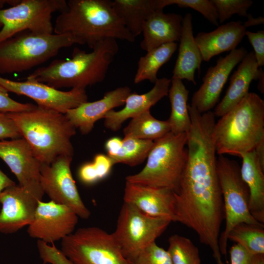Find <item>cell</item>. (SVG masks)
Instances as JSON below:
<instances>
[{"label": "cell", "mask_w": 264, "mask_h": 264, "mask_svg": "<svg viewBox=\"0 0 264 264\" xmlns=\"http://www.w3.org/2000/svg\"><path fill=\"white\" fill-rule=\"evenodd\" d=\"M123 200L148 216L175 222V193L169 189L126 181Z\"/></svg>", "instance_id": "e0dca14e"}, {"label": "cell", "mask_w": 264, "mask_h": 264, "mask_svg": "<svg viewBox=\"0 0 264 264\" xmlns=\"http://www.w3.org/2000/svg\"><path fill=\"white\" fill-rule=\"evenodd\" d=\"M15 184V182L0 169V194L5 188Z\"/></svg>", "instance_id": "f6af8a7d"}, {"label": "cell", "mask_w": 264, "mask_h": 264, "mask_svg": "<svg viewBox=\"0 0 264 264\" xmlns=\"http://www.w3.org/2000/svg\"><path fill=\"white\" fill-rule=\"evenodd\" d=\"M20 0H0V7H3L4 4H9L13 6L17 4Z\"/></svg>", "instance_id": "681fc988"}, {"label": "cell", "mask_w": 264, "mask_h": 264, "mask_svg": "<svg viewBox=\"0 0 264 264\" xmlns=\"http://www.w3.org/2000/svg\"><path fill=\"white\" fill-rule=\"evenodd\" d=\"M131 264H172L167 251L154 242L145 247Z\"/></svg>", "instance_id": "e575fe53"}, {"label": "cell", "mask_w": 264, "mask_h": 264, "mask_svg": "<svg viewBox=\"0 0 264 264\" xmlns=\"http://www.w3.org/2000/svg\"><path fill=\"white\" fill-rule=\"evenodd\" d=\"M246 18L247 19V21L243 24L245 28L249 27L257 26L260 24H264V18L263 17L254 18L251 14H248Z\"/></svg>", "instance_id": "ee69618b"}, {"label": "cell", "mask_w": 264, "mask_h": 264, "mask_svg": "<svg viewBox=\"0 0 264 264\" xmlns=\"http://www.w3.org/2000/svg\"><path fill=\"white\" fill-rule=\"evenodd\" d=\"M122 144V140L120 138L115 137L108 139L105 144L107 155L110 157L116 155L120 149Z\"/></svg>", "instance_id": "7bdbcfd3"}, {"label": "cell", "mask_w": 264, "mask_h": 264, "mask_svg": "<svg viewBox=\"0 0 264 264\" xmlns=\"http://www.w3.org/2000/svg\"><path fill=\"white\" fill-rule=\"evenodd\" d=\"M0 85L8 92L27 96L37 104V106L51 109L63 114L88 101L85 89L72 88L62 91L47 85L27 79L16 81L0 76Z\"/></svg>", "instance_id": "5bb4252c"}, {"label": "cell", "mask_w": 264, "mask_h": 264, "mask_svg": "<svg viewBox=\"0 0 264 264\" xmlns=\"http://www.w3.org/2000/svg\"><path fill=\"white\" fill-rule=\"evenodd\" d=\"M227 238L253 256L264 254V225L238 223L231 230Z\"/></svg>", "instance_id": "f546056e"}, {"label": "cell", "mask_w": 264, "mask_h": 264, "mask_svg": "<svg viewBox=\"0 0 264 264\" xmlns=\"http://www.w3.org/2000/svg\"><path fill=\"white\" fill-rule=\"evenodd\" d=\"M246 31L242 22L238 21L219 26L210 32L198 33L195 39L202 61L208 62L215 56L235 49Z\"/></svg>", "instance_id": "7402d4cb"}, {"label": "cell", "mask_w": 264, "mask_h": 264, "mask_svg": "<svg viewBox=\"0 0 264 264\" xmlns=\"http://www.w3.org/2000/svg\"><path fill=\"white\" fill-rule=\"evenodd\" d=\"M247 53V50L241 47L220 58L216 65L207 70L202 79L203 83L193 95L190 105L201 113L210 111L218 102L232 70Z\"/></svg>", "instance_id": "2e32d148"}, {"label": "cell", "mask_w": 264, "mask_h": 264, "mask_svg": "<svg viewBox=\"0 0 264 264\" xmlns=\"http://www.w3.org/2000/svg\"><path fill=\"white\" fill-rule=\"evenodd\" d=\"M217 167L222 196L225 228L220 234L219 245L221 255L227 254V236L237 224L244 222L264 225L256 220L249 209V189L242 179L240 167L237 161L220 154L217 159Z\"/></svg>", "instance_id": "ba28073f"}, {"label": "cell", "mask_w": 264, "mask_h": 264, "mask_svg": "<svg viewBox=\"0 0 264 264\" xmlns=\"http://www.w3.org/2000/svg\"><path fill=\"white\" fill-rule=\"evenodd\" d=\"M78 221V216L68 207L42 200L27 232L31 238L52 244L72 234Z\"/></svg>", "instance_id": "9a60e30c"}, {"label": "cell", "mask_w": 264, "mask_h": 264, "mask_svg": "<svg viewBox=\"0 0 264 264\" xmlns=\"http://www.w3.org/2000/svg\"><path fill=\"white\" fill-rule=\"evenodd\" d=\"M186 133L171 132L154 141L145 167L126 181L166 188L176 193L187 158Z\"/></svg>", "instance_id": "52a82bcc"}, {"label": "cell", "mask_w": 264, "mask_h": 264, "mask_svg": "<svg viewBox=\"0 0 264 264\" xmlns=\"http://www.w3.org/2000/svg\"><path fill=\"white\" fill-rule=\"evenodd\" d=\"M78 176L81 181L86 184H92L99 180L92 162L86 163L80 168Z\"/></svg>", "instance_id": "b9f144b4"}, {"label": "cell", "mask_w": 264, "mask_h": 264, "mask_svg": "<svg viewBox=\"0 0 264 264\" xmlns=\"http://www.w3.org/2000/svg\"><path fill=\"white\" fill-rule=\"evenodd\" d=\"M37 247L40 258L44 264H74L54 244L49 245L42 241L38 240Z\"/></svg>", "instance_id": "d590c367"}, {"label": "cell", "mask_w": 264, "mask_h": 264, "mask_svg": "<svg viewBox=\"0 0 264 264\" xmlns=\"http://www.w3.org/2000/svg\"><path fill=\"white\" fill-rule=\"evenodd\" d=\"M224 264V263H223L222 262H221L220 263H219V264Z\"/></svg>", "instance_id": "f907efd6"}, {"label": "cell", "mask_w": 264, "mask_h": 264, "mask_svg": "<svg viewBox=\"0 0 264 264\" xmlns=\"http://www.w3.org/2000/svg\"><path fill=\"white\" fill-rule=\"evenodd\" d=\"M66 6L65 0H20L9 8L0 7V43L24 31L53 33L52 15Z\"/></svg>", "instance_id": "8fae6325"}, {"label": "cell", "mask_w": 264, "mask_h": 264, "mask_svg": "<svg viewBox=\"0 0 264 264\" xmlns=\"http://www.w3.org/2000/svg\"><path fill=\"white\" fill-rule=\"evenodd\" d=\"M258 80V89L262 93H264V72L261 67L258 70L257 79Z\"/></svg>", "instance_id": "bcb514c9"}, {"label": "cell", "mask_w": 264, "mask_h": 264, "mask_svg": "<svg viewBox=\"0 0 264 264\" xmlns=\"http://www.w3.org/2000/svg\"><path fill=\"white\" fill-rule=\"evenodd\" d=\"M171 79L166 77L158 78L153 88L144 94L131 92L127 97L124 108L120 110H112L104 117V125L113 132L119 130L123 123L129 118L150 110L162 98L168 95Z\"/></svg>", "instance_id": "ffe728a7"}, {"label": "cell", "mask_w": 264, "mask_h": 264, "mask_svg": "<svg viewBox=\"0 0 264 264\" xmlns=\"http://www.w3.org/2000/svg\"><path fill=\"white\" fill-rule=\"evenodd\" d=\"M258 68L254 53H247L232 75L225 94L213 112L215 116L221 117L247 95L252 81L257 79Z\"/></svg>", "instance_id": "603a6c76"}, {"label": "cell", "mask_w": 264, "mask_h": 264, "mask_svg": "<svg viewBox=\"0 0 264 264\" xmlns=\"http://www.w3.org/2000/svg\"><path fill=\"white\" fill-rule=\"evenodd\" d=\"M253 264H264V254L255 255Z\"/></svg>", "instance_id": "c3c4849f"}, {"label": "cell", "mask_w": 264, "mask_h": 264, "mask_svg": "<svg viewBox=\"0 0 264 264\" xmlns=\"http://www.w3.org/2000/svg\"><path fill=\"white\" fill-rule=\"evenodd\" d=\"M53 28L54 33L69 35L78 44L91 49L108 38L130 43L135 40L116 14L110 0H68Z\"/></svg>", "instance_id": "7a4b0ae2"}, {"label": "cell", "mask_w": 264, "mask_h": 264, "mask_svg": "<svg viewBox=\"0 0 264 264\" xmlns=\"http://www.w3.org/2000/svg\"><path fill=\"white\" fill-rule=\"evenodd\" d=\"M6 114L41 163L50 164L61 156L73 157L71 138L76 129L65 114L36 106L29 110Z\"/></svg>", "instance_id": "277c9868"}, {"label": "cell", "mask_w": 264, "mask_h": 264, "mask_svg": "<svg viewBox=\"0 0 264 264\" xmlns=\"http://www.w3.org/2000/svg\"><path fill=\"white\" fill-rule=\"evenodd\" d=\"M119 50L116 40L108 38L87 52L78 47L71 58L56 59L35 69L26 79L60 88L85 89L102 82Z\"/></svg>", "instance_id": "3957f363"}, {"label": "cell", "mask_w": 264, "mask_h": 264, "mask_svg": "<svg viewBox=\"0 0 264 264\" xmlns=\"http://www.w3.org/2000/svg\"><path fill=\"white\" fill-rule=\"evenodd\" d=\"M92 163L99 180L108 176L113 165L110 157L102 154H96L94 156Z\"/></svg>", "instance_id": "60d3db41"}, {"label": "cell", "mask_w": 264, "mask_h": 264, "mask_svg": "<svg viewBox=\"0 0 264 264\" xmlns=\"http://www.w3.org/2000/svg\"><path fill=\"white\" fill-rule=\"evenodd\" d=\"M154 141L124 137L117 154L110 157L113 165L123 163L133 167L142 163L147 158Z\"/></svg>", "instance_id": "4dcf8cb0"}, {"label": "cell", "mask_w": 264, "mask_h": 264, "mask_svg": "<svg viewBox=\"0 0 264 264\" xmlns=\"http://www.w3.org/2000/svg\"><path fill=\"white\" fill-rule=\"evenodd\" d=\"M167 251L172 264H201L198 247L189 239L174 234L168 239Z\"/></svg>", "instance_id": "1f68e13d"}, {"label": "cell", "mask_w": 264, "mask_h": 264, "mask_svg": "<svg viewBox=\"0 0 264 264\" xmlns=\"http://www.w3.org/2000/svg\"><path fill=\"white\" fill-rule=\"evenodd\" d=\"M22 137L13 121L6 113L0 112V140Z\"/></svg>", "instance_id": "f35d334b"}, {"label": "cell", "mask_w": 264, "mask_h": 264, "mask_svg": "<svg viewBox=\"0 0 264 264\" xmlns=\"http://www.w3.org/2000/svg\"><path fill=\"white\" fill-rule=\"evenodd\" d=\"M112 5L117 16L135 38L142 33L145 21L155 11L161 9L158 0H114Z\"/></svg>", "instance_id": "484cf974"}, {"label": "cell", "mask_w": 264, "mask_h": 264, "mask_svg": "<svg viewBox=\"0 0 264 264\" xmlns=\"http://www.w3.org/2000/svg\"><path fill=\"white\" fill-rule=\"evenodd\" d=\"M242 158L240 173L249 191V209L253 218L264 223V166L255 150L241 155Z\"/></svg>", "instance_id": "d4e9b609"}, {"label": "cell", "mask_w": 264, "mask_h": 264, "mask_svg": "<svg viewBox=\"0 0 264 264\" xmlns=\"http://www.w3.org/2000/svg\"><path fill=\"white\" fill-rule=\"evenodd\" d=\"M172 221L148 216L124 202L112 233L124 256L131 263L148 245L155 242Z\"/></svg>", "instance_id": "30bf717a"}, {"label": "cell", "mask_w": 264, "mask_h": 264, "mask_svg": "<svg viewBox=\"0 0 264 264\" xmlns=\"http://www.w3.org/2000/svg\"><path fill=\"white\" fill-rule=\"evenodd\" d=\"M8 91L0 85V112H19L31 110L36 105L32 103H22L10 97Z\"/></svg>", "instance_id": "8d00e7d4"}, {"label": "cell", "mask_w": 264, "mask_h": 264, "mask_svg": "<svg viewBox=\"0 0 264 264\" xmlns=\"http://www.w3.org/2000/svg\"><path fill=\"white\" fill-rule=\"evenodd\" d=\"M44 194L40 183L29 186L15 184L3 190L0 194V232L10 234L28 226Z\"/></svg>", "instance_id": "4fadbf2b"}, {"label": "cell", "mask_w": 264, "mask_h": 264, "mask_svg": "<svg viewBox=\"0 0 264 264\" xmlns=\"http://www.w3.org/2000/svg\"><path fill=\"white\" fill-rule=\"evenodd\" d=\"M183 17L176 13L158 10L144 22L140 43L142 49L148 51L162 44L179 41Z\"/></svg>", "instance_id": "44dd1931"}, {"label": "cell", "mask_w": 264, "mask_h": 264, "mask_svg": "<svg viewBox=\"0 0 264 264\" xmlns=\"http://www.w3.org/2000/svg\"><path fill=\"white\" fill-rule=\"evenodd\" d=\"M72 157L61 156L50 164L41 163L40 183L51 201L71 209L78 217L88 219L90 212L85 205L73 178Z\"/></svg>", "instance_id": "7c38bea8"}, {"label": "cell", "mask_w": 264, "mask_h": 264, "mask_svg": "<svg viewBox=\"0 0 264 264\" xmlns=\"http://www.w3.org/2000/svg\"><path fill=\"white\" fill-rule=\"evenodd\" d=\"M213 128L210 122L197 121L186 133L187 158L175 193V222L194 230L219 264V239L224 214Z\"/></svg>", "instance_id": "6da1fadb"}, {"label": "cell", "mask_w": 264, "mask_h": 264, "mask_svg": "<svg viewBox=\"0 0 264 264\" xmlns=\"http://www.w3.org/2000/svg\"><path fill=\"white\" fill-rule=\"evenodd\" d=\"M0 158L15 175L21 186L40 183L41 163L23 138L0 140Z\"/></svg>", "instance_id": "ac0fdd59"}, {"label": "cell", "mask_w": 264, "mask_h": 264, "mask_svg": "<svg viewBox=\"0 0 264 264\" xmlns=\"http://www.w3.org/2000/svg\"><path fill=\"white\" fill-rule=\"evenodd\" d=\"M74 44L77 40L69 35L20 32L0 43V73L28 70Z\"/></svg>", "instance_id": "8992f818"}, {"label": "cell", "mask_w": 264, "mask_h": 264, "mask_svg": "<svg viewBox=\"0 0 264 264\" xmlns=\"http://www.w3.org/2000/svg\"><path fill=\"white\" fill-rule=\"evenodd\" d=\"M61 250L74 264H131L113 234L96 226L78 228L62 240Z\"/></svg>", "instance_id": "9c48e42d"}, {"label": "cell", "mask_w": 264, "mask_h": 264, "mask_svg": "<svg viewBox=\"0 0 264 264\" xmlns=\"http://www.w3.org/2000/svg\"><path fill=\"white\" fill-rule=\"evenodd\" d=\"M213 138L219 155H241L254 150L264 140V101L247 95L215 123Z\"/></svg>", "instance_id": "5b68a950"}, {"label": "cell", "mask_w": 264, "mask_h": 264, "mask_svg": "<svg viewBox=\"0 0 264 264\" xmlns=\"http://www.w3.org/2000/svg\"><path fill=\"white\" fill-rule=\"evenodd\" d=\"M255 150L261 164L264 166V140L259 143Z\"/></svg>", "instance_id": "7dc6e473"}, {"label": "cell", "mask_w": 264, "mask_h": 264, "mask_svg": "<svg viewBox=\"0 0 264 264\" xmlns=\"http://www.w3.org/2000/svg\"><path fill=\"white\" fill-rule=\"evenodd\" d=\"M192 18L191 13L183 17L178 53L172 79H186L196 85L195 71L198 69L200 72L202 60L193 35Z\"/></svg>", "instance_id": "cb8c5ba5"}, {"label": "cell", "mask_w": 264, "mask_h": 264, "mask_svg": "<svg viewBox=\"0 0 264 264\" xmlns=\"http://www.w3.org/2000/svg\"><path fill=\"white\" fill-rule=\"evenodd\" d=\"M216 8L219 23H222L233 15L246 17L247 11L253 3L251 0H212Z\"/></svg>", "instance_id": "836d02e7"}, {"label": "cell", "mask_w": 264, "mask_h": 264, "mask_svg": "<svg viewBox=\"0 0 264 264\" xmlns=\"http://www.w3.org/2000/svg\"><path fill=\"white\" fill-rule=\"evenodd\" d=\"M245 35L254 49L258 66L261 67L264 65V30L256 32L246 31Z\"/></svg>", "instance_id": "74e56055"}, {"label": "cell", "mask_w": 264, "mask_h": 264, "mask_svg": "<svg viewBox=\"0 0 264 264\" xmlns=\"http://www.w3.org/2000/svg\"><path fill=\"white\" fill-rule=\"evenodd\" d=\"M231 264H253L254 256L235 243L229 250Z\"/></svg>", "instance_id": "ab89813d"}, {"label": "cell", "mask_w": 264, "mask_h": 264, "mask_svg": "<svg viewBox=\"0 0 264 264\" xmlns=\"http://www.w3.org/2000/svg\"><path fill=\"white\" fill-rule=\"evenodd\" d=\"M131 92L127 86L117 88L105 93L101 99L92 102L87 101L67 110L65 115L82 134H87L92 131L95 123L104 118L107 112L124 105Z\"/></svg>", "instance_id": "d6986e66"}, {"label": "cell", "mask_w": 264, "mask_h": 264, "mask_svg": "<svg viewBox=\"0 0 264 264\" xmlns=\"http://www.w3.org/2000/svg\"><path fill=\"white\" fill-rule=\"evenodd\" d=\"M177 47L176 42L164 44L147 51L146 55L141 57L134 78V84L145 80L154 84L158 79V70L169 61Z\"/></svg>", "instance_id": "83f0119b"}, {"label": "cell", "mask_w": 264, "mask_h": 264, "mask_svg": "<svg viewBox=\"0 0 264 264\" xmlns=\"http://www.w3.org/2000/svg\"><path fill=\"white\" fill-rule=\"evenodd\" d=\"M170 131L168 120L155 118L149 110L132 118L124 129L123 133L125 137L154 141Z\"/></svg>", "instance_id": "f1b7e54d"}, {"label": "cell", "mask_w": 264, "mask_h": 264, "mask_svg": "<svg viewBox=\"0 0 264 264\" xmlns=\"http://www.w3.org/2000/svg\"><path fill=\"white\" fill-rule=\"evenodd\" d=\"M171 84L168 95L171 111L167 120L170 126V132L175 134L186 133L191 124L187 104L189 91L181 80L172 79Z\"/></svg>", "instance_id": "4316f807"}, {"label": "cell", "mask_w": 264, "mask_h": 264, "mask_svg": "<svg viewBox=\"0 0 264 264\" xmlns=\"http://www.w3.org/2000/svg\"><path fill=\"white\" fill-rule=\"evenodd\" d=\"M161 9L168 5L176 4L180 7H189L200 14L214 25H219L218 16L212 0H158Z\"/></svg>", "instance_id": "d6a6232c"}]
</instances>
